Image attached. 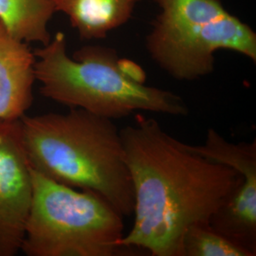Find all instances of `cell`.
<instances>
[{
    "instance_id": "cell-2",
    "label": "cell",
    "mask_w": 256,
    "mask_h": 256,
    "mask_svg": "<svg viewBox=\"0 0 256 256\" xmlns=\"http://www.w3.org/2000/svg\"><path fill=\"white\" fill-rule=\"evenodd\" d=\"M20 122L32 169L56 182L98 194L124 216L133 214L132 178L112 120L73 108L25 114Z\"/></svg>"
},
{
    "instance_id": "cell-7",
    "label": "cell",
    "mask_w": 256,
    "mask_h": 256,
    "mask_svg": "<svg viewBox=\"0 0 256 256\" xmlns=\"http://www.w3.org/2000/svg\"><path fill=\"white\" fill-rule=\"evenodd\" d=\"M35 56L0 20V120L25 116L33 100Z\"/></svg>"
},
{
    "instance_id": "cell-6",
    "label": "cell",
    "mask_w": 256,
    "mask_h": 256,
    "mask_svg": "<svg viewBox=\"0 0 256 256\" xmlns=\"http://www.w3.org/2000/svg\"><path fill=\"white\" fill-rule=\"evenodd\" d=\"M20 119L0 120V256L21 250L33 197Z\"/></svg>"
},
{
    "instance_id": "cell-9",
    "label": "cell",
    "mask_w": 256,
    "mask_h": 256,
    "mask_svg": "<svg viewBox=\"0 0 256 256\" xmlns=\"http://www.w3.org/2000/svg\"><path fill=\"white\" fill-rule=\"evenodd\" d=\"M210 224L234 244L256 256V175L244 178L230 200L212 215Z\"/></svg>"
},
{
    "instance_id": "cell-5",
    "label": "cell",
    "mask_w": 256,
    "mask_h": 256,
    "mask_svg": "<svg viewBox=\"0 0 256 256\" xmlns=\"http://www.w3.org/2000/svg\"><path fill=\"white\" fill-rule=\"evenodd\" d=\"M160 14L146 38L153 60L180 80L212 73L218 50L256 62V34L227 12L220 0H154Z\"/></svg>"
},
{
    "instance_id": "cell-3",
    "label": "cell",
    "mask_w": 256,
    "mask_h": 256,
    "mask_svg": "<svg viewBox=\"0 0 256 256\" xmlns=\"http://www.w3.org/2000/svg\"><path fill=\"white\" fill-rule=\"evenodd\" d=\"M36 80L45 97L72 108H80L112 120L136 110L186 116L188 109L180 96L144 85L142 70L129 60H119L106 47H82L70 58L65 34L34 52Z\"/></svg>"
},
{
    "instance_id": "cell-11",
    "label": "cell",
    "mask_w": 256,
    "mask_h": 256,
    "mask_svg": "<svg viewBox=\"0 0 256 256\" xmlns=\"http://www.w3.org/2000/svg\"><path fill=\"white\" fill-rule=\"evenodd\" d=\"M183 256H255L236 245L210 226V223H197L185 232Z\"/></svg>"
},
{
    "instance_id": "cell-10",
    "label": "cell",
    "mask_w": 256,
    "mask_h": 256,
    "mask_svg": "<svg viewBox=\"0 0 256 256\" xmlns=\"http://www.w3.org/2000/svg\"><path fill=\"white\" fill-rule=\"evenodd\" d=\"M56 12L54 0H0V20L25 43L50 41L48 25Z\"/></svg>"
},
{
    "instance_id": "cell-4",
    "label": "cell",
    "mask_w": 256,
    "mask_h": 256,
    "mask_svg": "<svg viewBox=\"0 0 256 256\" xmlns=\"http://www.w3.org/2000/svg\"><path fill=\"white\" fill-rule=\"evenodd\" d=\"M33 197L22 250L28 256H114L124 216L98 194L70 188L32 169Z\"/></svg>"
},
{
    "instance_id": "cell-1",
    "label": "cell",
    "mask_w": 256,
    "mask_h": 256,
    "mask_svg": "<svg viewBox=\"0 0 256 256\" xmlns=\"http://www.w3.org/2000/svg\"><path fill=\"white\" fill-rule=\"evenodd\" d=\"M120 130L134 190V222L119 246L153 256H183L185 232L230 200L244 178L206 159L142 114Z\"/></svg>"
},
{
    "instance_id": "cell-8",
    "label": "cell",
    "mask_w": 256,
    "mask_h": 256,
    "mask_svg": "<svg viewBox=\"0 0 256 256\" xmlns=\"http://www.w3.org/2000/svg\"><path fill=\"white\" fill-rule=\"evenodd\" d=\"M140 0H54L56 11L68 16L82 38L97 40L130 18Z\"/></svg>"
}]
</instances>
